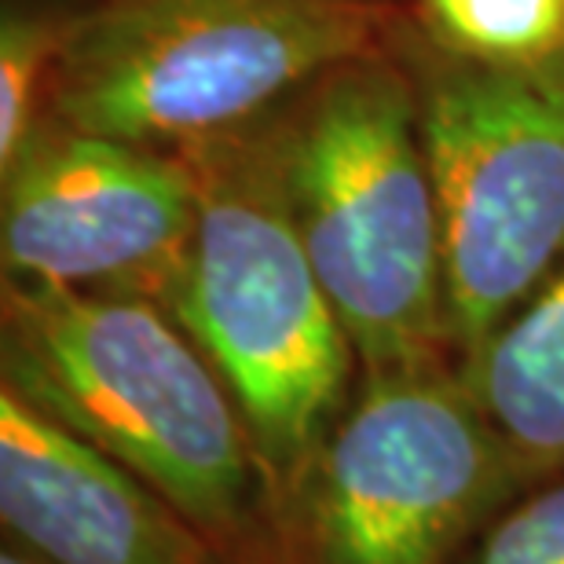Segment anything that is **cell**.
<instances>
[{"mask_svg": "<svg viewBox=\"0 0 564 564\" xmlns=\"http://www.w3.org/2000/svg\"><path fill=\"white\" fill-rule=\"evenodd\" d=\"M535 480L458 367L364 375L282 506L275 564H458Z\"/></svg>", "mask_w": 564, "mask_h": 564, "instance_id": "5b68a950", "label": "cell"}, {"mask_svg": "<svg viewBox=\"0 0 564 564\" xmlns=\"http://www.w3.org/2000/svg\"><path fill=\"white\" fill-rule=\"evenodd\" d=\"M458 378L535 477L564 469V261L462 359Z\"/></svg>", "mask_w": 564, "mask_h": 564, "instance_id": "9c48e42d", "label": "cell"}, {"mask_svg": "<svg viewBox=\"0 0 564 564\" xmlns=\"http://www.w3.org/2000/svg\"><path fill=\"white\" fill-rule=\"evenodd\" d=\"M0 180L4 279L140 293L165 308L198 213L184 154L48 115Z\"/></svg>", "mask_w": 564, "mask_h": 564, "instance_id": "52a82bcc", "label": "cell"}, {"mask_svg": "<svg viewBox=\"0 0 564 564\" xmlns=\"http://www.w3.org/2000/svg\"><path fill=\"white\" fill-rule=\"evenodd\" d=\"M370 33L359 0H104L63 26L52 118L180 151L253 126Z\"/></svg>", "mask_w": 564, "mask_h": 564, "instance_id": "277c9868", "label": "cell"}, {"mask_svg": "<svg viewBox=\"0 0 564 564\" xmlns=\"http://www.w3.org/2000/svg\"><path fill=\"white\" fill-rule=\"evenodd\" d=\"M0 528L41 564H228L143 477L0 386Z\"/></svg>", "mask_w": 564, "mask_h": 564, "instance_id": "ba28073f", "label": "cell"}, {"mask_svg": "<svg viewBox=\"0 0 564 564\" xmlns=\"http://www.w3.org/2000/svg\"><path fill=\"white\" fill-rule=\"evenodd\" d=\"M176 154L198 213L165 312L228 386L282 513L352 400L359 356L297 231L282 132L246 126Z\"/></svg>", "mask_w": 564, "mask_h": 564, "instance_id": "7a4b0ae2", "label": "cell"}, {"mask_svg": "<svg viewBox=\"0 0 564 564\" xmlns=\"http://www.w3.org/2000/svg\"><path fill=\"white\" fill-rule=\"evenodd\" d=\"M4 386L162 491L228 564H275L279 510L228 386L140 293L4 279Z\"/></svg>", "mask_w": 564, "mask_h": 564, "instance_id": "6da1fadb", "label": "cell"}, {"mask_svg": "<svg viewBox=\"0 0 564 564\" xmlns=\"http://www.w3.org/2000/svg\"><path fill=\"white\" fill-rule=\"evenodd\" d=\"M282 176L364 375L447 364L444 235L411 85L378 63L330 70L282 129Z\"/></svg>", "mask_w": 564, "mask_h": 564, "instance_id": "3957f363", "label": "cell"}, {"mask_svg": "<svg viewBox=\"0 0 564 564\" xmlns=\"http://www.w3.org/2000/svg\"><path fill=\"white\" fill-rule=\"evenodd\" d=\"M458 564H564V469L506 502Z\"/></svg>", "mask_w": 564, "mask_h": 564, "instance_id": "7c38bea8", "label": "cell"}, {"mask_svg": "<svg viewBox=\"0 0 564 564\" xmlns=\"http://www.w3.org/2000/svg\"><path fill=\"white\" fill-rule=\"evenodd\" d=\"M63 26L44 15L8 11L0 30V169L37 129V96L44 77L55 70Z\"/></svg>", "mask_w": 564, "mask_h": 564, "instance_id": "8fae6325", "label": "cell"}, {"mask_svg": "<svg viewBox=\"0 0 564 564\" xmlns=\"http://www.w3.org/2000/svg\"><path fill=\"white\" fill-rule=\"evenodd\" d=\"M447 55L517 66L564 52V0H422Z\"/></svg>", "mask_w": 564, "mask_h": 564, "instance_id": "30bf717a", "label": "cell"}, {"mask_svg": "<svg viewBox=\"0 0 564 564\" xmlns=\"http://www.w3.org/2000/svg\"><path fill=\"white\" fill-rule=\"evenodd\" d=\"M419 118L462 364L564 261V52L517 66L444 52Z\"/></svg>", "mask_w": 564, "mask_h": 564, "instance_id": "8992f818", "label": "cell"}, {"mask_svg": "<svg viewBox=\"0 0 564 564\" xmlns=\"http://www.w3.org/2000/svg\"><path fill=\"white\" fill-rule=\"evenodd\" d=\"M0 564H41V561H33L30 554H22V550L4 543V550H0Z\"/></svg>", "mask_w": 564, "mask_h": 564, "instance_id": "4fadbf2b", "label": "cell"}]
</instances>
